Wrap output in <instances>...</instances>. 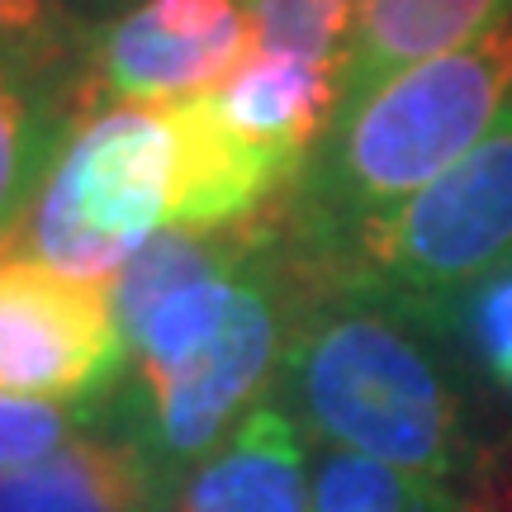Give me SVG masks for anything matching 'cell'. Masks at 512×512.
Listing matches in <instances>:
<instances>
[{
	"instance_id": "4",
	"label": "cell",
	"mask_w": 512,
	"mask_h": 512,
	"mask_svg": "<svg viewBox=\"0 0 512 512\" xmlns=\"http://www.w3.org/2000/svg\"><path fill=\"white\" fill-rule=\"evenodd\" d=\"M275 209L261 223V238L242 266L233 313L209 351L176 380L157 389H124V399H110L114 422L143 441L171 484L200 456H209L233 432V422L280 380V361L309 294V271Z\"/></svg>"
},
{
	"instance_id": "15",
	"label": "cell",
	"mask_w": 512,
	"mask_h": 512,
	"mask_svg": "<svg viewBox=\"0 0 512 512\" xmlns=\"http://www.w3.org/2000/svg\"><path fill=\"white\" fill-rule=\"evenodd\" d=\"M105 408L110 403H100V408H67V403H38V399H19V394L0 389V475L53 456L57 446L81 437V427L95 413H105Z\"/></svg>"
},
{
	"instance_id": "14",
	"label": "cell",
	"mask_w": 512,
	"mask_h": 512,
	"mask_svg": "<svg viewBox=\"0 0 512 512\" xmlns=\"http://www.w3.org/2000/svg\"><path fill=\"white\" fill-rule=\"evenodd\" d=\"M256 29V48L294 62L342 72L356 0H242Z\"/></svg>"
},
{
	"instance_id": "1",
	"label": "cell",
	"mask_w": 512,
	"mask_h": 512,
	"mask_svg": "<svg viewBox=\"0 0 512 512\" xmlns=\"http://www.w3.org/2000/svg\"><path fill=\"white\" fill-rule=\"evenodd\" d=\"M446 342L380 299L309 280L275 399L323 451L380 460L460 494H489L484 437Z\"/></svg>"
},
{
	"instance_id": "18",
	"label": "cell",
	"mask_w": 512,
	"mask_h": 512,
	"mask_svg": "<svg viewBox=\"0 0 512 512\" xmlns=\"http://www.w3.org/2000/svg\"><path fill=\"white\" fill-rule=\"evenodd\" d=\"M494 512H498V503H494Z\"/></svg>"
},
{
	"instance_id": "7",
	"label": "cell",
	"mask_w": 512,
	"mask_h": 512,
	"mask_svg": "<svg viewBox=\"0 0 512 512\" xmlns=\"http://www.w3.org/2000/svg\"><path fill=\"white\" fill-rule=\"evenodd\" d=\"M128 375L114 290L24 252H0V389L38 403L95 408Z\"/></svg>"
},
{
	"instance_id": "17",
	"label": "cell",
	"mask_w": 512,
	"mask_h": 512,
	"mask_svg": "<svg viewBox=\"0 0 512 512\" xmlns=\"http://www.w3.org/2000/svg\"><path fill=\"white\" fill-rule=\"evenodd\" d=\"M62 0H0V57H72Z\"/></svg>"
},
{
	"instance_id": "16",
	"label": "cell",
	"mask_w": 512,
	"mask_h": 512,
	"mask_svg": "<svg viewBox=\"0 0 512 512\" xmlns=\"http://www.w3.org/2000/svg\"><path fill=\"white\" fill-rule=\"evenodd\" d=\"M456 342H465V351L475 356V366L489 380L512 394V266L498 271L494 280H484L456 323Z\"/></svg>"
},
{
	"instance_id": "13",
	"label": "cell",
	"mask_w": 512,
	"mask_h": 512,
	"mask_svg": "<svg viewBox=\"0 0 512 512\" xmlns=\"http://www.w3.org/2000/svg\"><path fill=\"white\" fill-rule=\"evenodd\" d=\"M313 512H494V498L441 489L366 456L323 451L313 465Z\"/></svg>"
},
{
	"instance_id": "5",
	"label": "cell",
	"mask_w": 512,
	"mask_h": 512,
	"mask_svg": "<svg viewBox=\"0 0 512 512\" xmlns=\"http://www.w3.org/2000/svg\"><path fill=\"white\" fill-rule=\"evenodd\" d=\"M176 133L166 110L76 114L15 252L76 280L114 285L133 252L171 219Z\"/></svg>"
},
{
	"instance_id": "12",
	"label": "cell",
	"mask_w": 512,
	"mask_h": 512,
	"mask_svg": "<svg viewBox=\"0 0 512 512\" xmlns=\"http://www.w3.org/2000/svg\"><path fill=\"white\" fill-rule=\"evenodd\" d=\"M209 105L238 138L304 171L337 119L342 86L328 67L256 53L238 76L209 91Z\"/></svg>"
},
{
	"instance_id": "6",
	"label": "cell",
	"mask_w": 512,
	"mask_h": 512,
	"mask_svg": "<svg viewBox=\"0 0 512 512\" xmlns=\"http://www.w3.org/2000/svg\"><path fill=\"white\" fill-rule=\"evenodd\" d=\"M256 53V29L242 0H133L76 38L72 114L181 105L219 91Z\"/></svg>"
},
{
	"instance_id": "2",
	"label": "cell",
	"mask_w": 512,
	"mask_h": 512,
	"mask_svg": "<svg viewBox=\"0 0 512 512\" xmlns=\"http://www.w3.org/2000/svg\"><path fill=\"white\" fill-rule=\"evenodd\" d=\"M512 110V15L456 53L418 62L337 105L328 138L280 200L299 256H323L356 228L465 162Z\"/></svg>"
},
{
	"instance_id": "10",
	"label": "cell",
	"mask_w": 512,
	"mask_h": 512,
	"mask_svg": "<svg viewBox=\"0 0 512 512\" xmlns=\"http://www.w3.org/2000/svg\"><path fill=\"white\" fill-rule=\"evenodd\" d=\"M72 124V57H0V252L34 214Z\"/></svg>"
},
{
	"instance_id": "8",
	"label": "cell",
	"mask_w": 512,
	"mask_h": 512,
	"mask_svg": "<svg viewBox=\"0 0 512 512\" xmlns=\"http://www.w3.org/2000/svg\"><path fill=\"white\" fill-rule=\"evenodd\" d=\"M166 512H313L309 432L275 389L171 484Z\"/></svg>"
},
{
	"instance_id": "3",
	"label": "cell",
	"mask_w": 512,
	"mask_h": 512,
	"mask_svg": "<svg viewBox=\"0 0 512 512\" xmlns=\"http://www.w3.org/2000/svg\"><path fill=\"white\" fill-rule=\"evenodd\" d=\"M299 261L313 285L380 299L456 342L465 299L512 266V110L422 195Z\"/></svg>"
},
{
	"instance_id": "9",
	"label": "cell",
	"mask_w": 512,
	"mask_h": 512,
	"mask_svg": "<svg viewBox=\"0 0 512 512\" xmlns=\"http://www.w3.org/2000/svg\"><path fill=\"white\" fill-rule=\"evenodd\" d=\"M171 479L114 413L53 456L0 475V512H166Z\"/></svg>"
},
{
	"instance_id": "11",
	"label": "cell",
	"mask_w": 512,
	"mask_h": 512,
	"mask_svg": "<svg viewBox=\"0 0 512 512\" xmlns=\"http://www.w3.org/2000/svg\"><path fill=\"white\" fill-rule=\"evenodd\" d=\"M512 15V0H356L342 53V105L418 62L446 57Z\"/></svg>"
}]
</instances>
